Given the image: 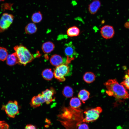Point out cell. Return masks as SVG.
<instances>
[{
  "label": "cell",
  "mask_w": 129,
  "mask_h": 129,
  "mask_svg": "<svg viewBox=\"0 0 129 129\" xmlns=\"http://www.w3.org/2000/svg\"><path fill=\"white\" fill-rule=\"evenodd\" d=\"M104 84L107 89L106 93L108 96H113L118 99L129 98L128 91L123 85L118 83L116 79H109Z\"/></svg>",
  "instance_id": "1"
},
{
  "label": "cell",
  "mask_w": 129,
  "mask_h": 129,
  "mask_svg": "<svg viewBox=\"0 0 129 129\" xmlns=\"http://www.w3.org/2000/svg\"><path fill=\"white\" fill-rule=\"evenodd\" d=\"M18 60L19 64L25 66L32 61L34 57L28 49L20 44L15 46L13 48Z\"/></svg>",
  "instance_id": "2"
},
{
  "label": "cell",
  "mask_w": 129,
  "mask_h": 129,
  "mask_svg": "<svg viewBox=\"0 0 129 129\" xmlns=\"http://www.w3.org/2000/svg\"><path fill=\"white\" fill-rule=\"evenodd\" d=\"M72 68L69 64H64L56 66L54 69V75L55 77L61 81L65 80V76L71 75Z\"/></svg>",
  "instance_id": "3"
},
{
  "label": "cell",
  "mask_w": 129,
  "mask_h": 129,
  "mask_svg": "<svg viewBox=\"0 0 129 129\" xmlns=\"http://www.w3.org/2000/svg\"><path fill=\"white\" fill-rule=\"evenodd\" d=\"M2 109L5 111L9 117L11 118H14L19 113L18 103L15 100L9 101L6 105L2 106Z\"/></svg>",
  "instance_id": "4"
},
{
  "label": "cell",
  "mask_w": 129,
  "mask_h": 129,
  "mask_svg": "<svg viewBox=\"0 0 129 129\" xmlns=\"http://www.w3.org/2000/svg\"><path fill=\"white\" fill-rule=\"evenodd\" d=\"M102 111L101 108L97 107L85 111L84 113L85 114V117L82 122L89 123L96 120L99 118Z\"/></svg>",
  "instance_id": "5"
},
{
  "label": "cell",
  "mask_w": 129,
  "mask_h": 129,
  "mask_svg": "<svg viewBox=\"0 0 129 129\" xmlns=\"http://www.w3.org/2000/svg\"><path fill=\"white\" fill-rule=\"evenodd\" d=\"M14 19L12 15L3 13L0 19V32H2L8 29L12 23Z\"/></svg>",
  "instance_id": "6"
},
{
  "label": "cell",
  "mask_w": 129,
  "mask_h": 129,
  "mask_svg": "<svg viewBox=\"0 0 129 129\" xmlns=\"http://www.w3.org/2000/svg\"><path fill=\"white\" fill-rule=\"evenodd\" d=\"M64 52L67 56L66 63L68 64L74 59V57H76L78 56L75 48L71 42L65 44Z\"/></svg>",
  "instance_id": "7"
},
{
  "label": "cell",
  "mask_w": 129,
  "mask_h": 129,
  "mask_svg": "<svg viewBox=\"0 0 129 129\" xmlns=\"http://www.w3.org/2000/svg\"><path fill=\"white\" fill-rule=\"evenodd\" d=\"M100 33L102 37L107 39L113 38L115 34V31L112 26L106 25L100 28Z\"/></svg>",
  "instance_id": "8"
},
{
  "label": "cell",
  "mask_w": 129,
  "mask_h": 129,
  "mask_svg": "<svg viewBox=\"0 0 129 129\" xmlns=\"http://www.w3.org/2000/svg\"><path fill=\"white\" fill-rule=\"evenodd\" d=\"M55 91L53 88L47 89L42 92V94L47 104H48L55 100V98L54 95Z\"/></svg>",
  "instance_id": "9"
},
{
  "label": "cell",
  "mask_w": 129,
  "mask_h": 129,
  "mask_svg": "<svg viewBox=\"0 0 129 129\" xmlns=\"http://www.w3.org/2000/svg\"><path fill=\"white\" fill-rule=\"evenodd\" d=\"M66 58H63L59 55L55 54L51 56L50 62L52 65L57 66L63 64H66Z\"/></svg>",
  "instance_id": "10"
},
{
  "label": "cell",
  "mask_w": 129,
  "mask_h": 129,
  "mask_svg": "<svg viewBox=\"0 0 129 129\" xmlns=\"http://www.w3.org/2000/svg\"><path fill=\"white\" fill-rule=\"evenodd\" d=\"M45 102L42 94H39L32 97L31 100L30 105L32 107L35 108L40 106Z\"/></svg>",
  "instance_id": "11"
},
{
  "label": "cell",
  "mask_w": 129,
  "mask_h": 129,
  "mask_svg": "<svg viewBox=\"0 0 129 129\" xmlns=\"http://www.w3.org/2000/svg\"><path fill=\"white\" fill-rule=\"evenodd\" d=\"M101 5V3L99 0H94L89 5L88 10L92 14H94L99 10Z\"/></svg>",
  "instance_id": "12"
},
{
  "label": "cell",
  "mask_w": 129,
  "mask_h": 129,
  "mask_svg": "<svg viewBox=\"0 0 129 129\" xmlns=\"http://www.w3.org/2000/svg\"><path fill=\"white\" fill-rule=\"evenodd\" d=\"M6 60L7 64L10 66L14 65L18 63V59L15 52L8 55Z\"/></svg>",
  "instance_id": "13"
},
{
  "label": "cell",
  "mask_w": 129,
  "mask_h": 129,
  "mask_svg": "<svg viewBox=\"0 0 129 129\" xmlns=\"http://www.w3.org/2000/svg\"><path fill=\"white\" fill-rule=\"evenodd\" d=\"M55 45L53 43L51 42L48 41L43 44L42 48L44 53L48 54L53 51Z\"/></svg>",
  "instance_id": "14"
},
{
  "label": "cell",
  "mask_w": 129,
  "mask_h": 129,
  "mask_svg": "<svg viewBox=\"0 0 129 129\" xmlns=\"http://www.w3.org/2000/svg\"><path fill=\"white\" fill-rule=\"evenodd\" d=\"M90 95V93L88 91L83 89L80 91L78 94V98L84 103L89 98Z\"/></svg>",
  "instance_id": "15"
},
{
  "label": "cell",
  "mask_w": 129,
  "mask_h": 129,
  "mask_svg": "<svg viewBox=\"0 0 129 129\" xmlns=\"http://www.w3.org/2000/svg\"><path fill=\"white\" fill-rule=\"evenodd\" d=\"M80 33V29L76 26L70 27L67 29V35L70 37L77 36L79 35Z\"/></svg>",
  "instance_id": "16"
},
{
  "label": "cell",
  "mask_w": 129,
  "mask_h": 129,
  "mask_svg": "<svg viewBox=\"0 0 129 129\" xmlns=\"http://www.w3.org/2000/svg\"><path fill=\"white\" fill-rule=\"evenodd\" d=\"M83 78L84 80L86 82L91 83L95 80L96 76L93 72H87L84 74Z\"/></svg>",
  "instance_id": "17"
},
{
  "label": "cell",
  "mask_w": 129,
  "mask_h": 129,
  "mask_svg": "<svg viewBox=\"0 0 129 129\" xmlns=\"http://www.w3.org/2000/svg\"><path fill=\"white\" fill-rule=\"evenodd\" d=\"M37 28L36 24L33 23L27 24L25 28V31L26 34H31L34 33L37 31Z\"/></svg>",
  "instance_id": "18"
},
{
  "label": "cell",
  "mask_w": 129,
  "mask_h": 129,
  "mask_svg": "<svg viewBox=\"0 0 129 129\" xmlns=\"http://www.w3.org/2000/svg\"><path fill=\"white\" fill-rule=\"evenodd\" d=\"M43 78L47 80H50L53 78L54 73L50 69H46L43 70L42 73Z\"/></svg>",
  "instance_id": "19"
},
{
  "label": "cell",
  "mask_w": 129,
  "mask_h": 129,
  "mask_svg": "<svg viewBox=\"0 0 129 129\" xmlns=\"http://www.w3.org/2000/svg\"><path fill=\"white\" fill-rule=\"evenodd\" d=\"M70 105L71 108L76 109L79 108L81 105V103L78 98L73 97L71 99Z\"/></svg>",
  "instance_id": "20"
},
{
  "label": "cell",
  "mask_w": 129,
  "mask_h": 129,
  "mask_svg": "<svg viewBox=\"0 0 129 129\" xmlns=\"http://www.w3.org/2000/svg\"><path fill=\"white\" fill-rule=\"evenodd\" d=\"M64 96L67 98L72 97L73 95V91L72 88L69 86H66L64 88L62 92Z\"/></svg>",
  "instance_id": "21"
},
{
  "label": "cell",
  "mask_w": 129,
  "mask_h": 129,
  "mask_svg": "<svg viewBox=\"0 0 129 129\" xmlns=\"http://www.w3.org/2000/svg\"><path fill=\"white\" fill-rule=\"evenodd\" d=\"M42 19V15L40 11L33 13L31 17L32 22L35 23H38L41 22Z\"/></svg>",
  "instance_id": "22"
},
{
  "label": "cell",
  "mask_w": 129,
  "mask_h": 129,
  "mask_svg": "<svg viewBox=\"0 0 129 129\" xmlns=\"http://www.w3.org/2000/svg\"><path fill=\"white\" fill-rule=\"evenodd\" d=\"M8 55V52L6 49L4 47H0V60L5 61Z\"/></svg>",
  "instance_id": "23"
},
{
  "label": "cell",
  "mask_w": 129,
  "mask_h": 129,
  "mask_svg": "<svg viewBox=\"0 0 129 129\" xmlns=\"http://www.w3.org/2000/svg\"><path fill=\"white\" fill-rule=\"evenodd\" d=\"M124 75L123 81L120 83L126 89L129 90V70H128Z\"/></svg>",
  "instance_id": "24"
},
{
  "label": "cell",
  "mask_w": 129,
  "mask_h": 129,
  "mask_svg": "<svg viewBox=\"0 0 129 129\" xmlns=\"http://www.w3.org/2000/svg\"><path fill=\"white\" fill-rule=\"evenodd\" d=\"M9 125L4 121L0 120V129H9Z\"/></svg>",
  "instance_id": "25"
},
{
  "label": "cell",
  "mask_w": 129,
  "mask_h": 129,
  "mask_svg": "<svg viewBox=\"0 0 129 129\" xmlns=\"http://www.w3.org/2000/svg\"><path fill=\"white\" fill-rule=\"evenodd\" d=\"M78 129H89L88 125L85 123H80L78 125Z\"/></svg>",
  "instance_id": "26"
},
{
  "label": "cell",
  "mask_w": 129,
  "mask_h": 129,
  "mask_svg": "<svg viewBox=\"0 0 129 129\" xmlns=\"http://www.w3.org/2000/svg\"><path fill=\"white\" fill-rule=\"evenodd\" d=\"M24 129H37L34 125L32 124H28L25 126Z\"/></svg>",
  "instance_id": "27"
},
{
  "label": "cell",
  "mask_w": 129,
  "mask_h": 129,
  "mask_svg": "<svg viewBox=\"0 0 129 129\" xmlns=\"http://www.w3.org/2000/svg\"><path fill=\"white\" fill-rule=\"evenodd\" d=\"M125 27L127 28L129 27V23L127 22L126 23L125 25Z\"/></svg>",
  "instance_id": "28"
},
{
  "label": "cell",
  "mask_w": 129,
  "mask_h": 129,
  "mask_svg": "<svg viewBox=\"0 0 129 129\" xmlns=\"http://www.w3.org/2000/svg\"><path fill=\"white\" fill-rule=\"evenodd\" d=\"M5 0H0V2L1 1H4Z\"/></svg>",
  "instance_id": "29"
}]
</instances>
